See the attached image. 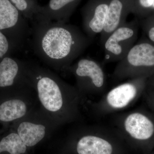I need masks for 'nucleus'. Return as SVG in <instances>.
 Segmentation results:
<instances>
[{
  "instance_id": "nucleus-12",
  "label": "nucleus",
  "mask_w": 154,
  "mask_h": 154,
  "mask_svg": "<svg viewBox=\"0 0 154 154\" xmlns=\"http://www.w3.org/2000/svg\"><path fill=\"white\" fill-rule=\"evenodd\" d=\"M79 154H111L112 146L107 141L94 136H86L80 140L77 147Z\"/></svg>"
},
{
  "instance_id": "nucleus-20",
  "label": "nucleus",
  "mask_w": 154,
  "mask_h": 154,
  "mask_svg": "<svg viewBox=\"0 0 154 154\" xmlns=\"http://www.w3.org/2000/svg\"><path fill=\"white\" fill-rule=\"evenodd\" d=\"M153 7L154 8V4H153Z\"/></svg>"
},
{
  "instance_id": "nucleus-9",
  "label": "nucleus",
  "mask_w": 154,
  "mask_h": 154,
  "mask_svg": "<svg viewBox=\"0 0 154 154\" xmlns=\"http://www.w3.org/2000/svg\"><path fill=\"white\" fill-rule=\"evenodd\" d=\"M125 5L121 0H112L108 6L104 28L101 33L100 42L102 46L108 36L125 22Z\"/></svg>"
},
{
  "instance_id": "nucleus-14",
  "label": "nucleus",
  "mask_w": 154,
  "mask_h": 154,
  "mask_svg": "<svg viewBox=\"0 0 154 154\" xmlns=\"http://www.w3.org/2000/svg\"><path fill=\"white\" fill-rule=\"evenodd\" d=\"M77 0H50L49 12L36 18V21L54 22L66 23L68 19L66 8Z\"/></svg>"
},
{
  "instance_id": "nucleus-3",
  "label": "nucleus",
  "mask_w": 154,
  "mask_h": 154,
  "mask_svg": "<svg viewBox=\"0 0 154 154\" xmlns=\"http://www.w3.org/2000/svg\"><path fill=\"white\" fill-rule=\"evenodd\" d=\"M138 24L125 22L116 29L105 40L102 47L108 62L119 61L134 46L137 38Z\"/></svg>"
},
{
  "instance_id": "nucleus-6",
  "label": "nucleus",
  "mask_w": 154,
  "mask_h": 154,
  "mask_svg": "<svg viewBox=\"0 0 154 154\" xmlns=\"http://www.w3.org/2000/svg\"><path fill=\"white\" fill-rule=\"evenodd\" d=\"M74 73L81 84L90 85L99 89L104 86L105 75L100 64L93 59L82 58L72 68Z\"/></svg>"
},
{
  "instance_id": "nucleus-11",
  "label": "nucleus",
  "mask_w": 154,
  "mask_h": 154,
  "mask_svg": "<svg viewBox=\"0 0 154 154\" xmlns=\"http://www.w3.org/2000/svg\"><path fill=\"white\" fill-rule=\"evenodd\" d=\"M137 91L136 85L133 82L119 85L112 89L107 94V103L115 109L123 108L134 99Z\"/></svg>"
},
{
  "instance_id": "nucleus-5",
  "label": "nucleus",
  "mask_w": 154,
  "mask_h": 154,
  "mask_svg": "<svg viewBox=\"0 0 154 154\" xmlns=\"http://www.w3.org/2000/svg\"><path fill=\"white\" fill-rule=\"evenodd\" d=\"M28 72L35 79L38 98L45 108L53 112L60 110L63 100L60 86L55 78L37 68Z\"/></svg>"
},
{
  "instance_id": "nucleus-8",
  "label": "nucleus",
  "mask_w": 154,
  "mask_h": 154,
  "mask_svg": "<svg viewBox=\"0 0 154 154\" xmlns=\"http://www.w3.org/2000/svg\"><path fill=\"white\" fill-rule=\"evenodd\" d=\"M124 126L127 132L136 139H148L154 132L152 122L140 113H133L128 116L125 121Z\"/></svg>"
},
{
  "instance_id": "nucleus-4",
  "label": "nucleus",
  "mask_w": 154,
  "mask_h": 154,
  "mask_svg": "<svg viewBox=\"0 0 154 154\" xmlns=\"http://www.w3.org/2000/svg\"><path fill=\"white\" fill-rule=\"evenodd\" d=\"M0 31L19 48L31 33L28 22L10 0H0Z\"/></svg>"
},
{
  "instance_id": "nucleus-2",
  "label": "nucleus",
  "mask_w": 154,
  "mask_h": 154,
  "mask_svg": "<svg viewBox=\"0 0 154 154\" xmlns=\"http://www.w3.org/2000/svg\"><path fill=\"white\" fill-rule=\"evenodd\" d=\"M154 68V45L146 42L134 44L116 68L114 75L120 78L137 75Z\"/></svg>"
},
{
  "instance_id": "nucleus-7",
  "label": "nucleus",
  "mask_w": 154,
  "mask_h": 154,
  "mask_svg": "<svg viewBox=\"0 0 154 154\" xmlns=\"http://www.w3.org/2000/svg\"><path fill=\"white\" fill-rule=\"evenodd\" d=\"M26 65L23 62L9 56L0 61V91L14 87Z\"/></svg>"
},
{
  "instance_id": "nucleus-13",
  "label": "nucleus",
  "mask_w": 154,
  "mask_h": 154,
  "mask_svg": "<svg viewBox=\"0 0 154 154\" xmlns=\"http://www.w3.org/2000/svg\"><path fill=\"white\" fill-rule=\"evenodd\" d=\"M17 131L25 145L32 147L43 139L45 135V127L42 125L24 122L19 125Z\"/></svg>"
},
{
  "instance_id": "nucleus-15",
  "label": "nucleus",
  "mask_w": 154,
  "mask_h": 154,
  "mask_svg": "<svg viewBox=\"0 0 154 154\" xmlns=\"http://www.w3.org/2000/svg\"><path fill=\"white\" fill-rule=\"evenodd\" d=\"M26 150L27 146L16 133H10L0 140V154L7 152L10 154H23Z\"/></svg>"
},
{
  "instance_id": "nucleus-19",
  "label": "nucleus",
  "mask_w": 154,
  "mask_h": 154,
  "mask_svg": "<svg viewBox=\"0 0 154 154\" xmlns=\"http://www.w3.org/2000/svg\"><path fill=\"white\" fill-rule=\"evenodd\" d=\"M140 4L142 7L145 8L153 7L154 0H139Z\"/></svg>"
},
{
  "instance_id": "nucleus-1",
  "label": "nucleus",
  "mask_w": 154,
  "mask_h": 154,
  "mask_svg": "<svg viewBox=\"0 0 154 154\" xmlns=\"http://www.w3.org/2000/svg\"><path fill=\"white\" fill-rule=\"evenodd\" d=\"M30 33L32 48L38 58L58 69L69 66L93 40L76 26L67 23L36 21Z\"/></svg>"
},
{
  "instance_id": "nucleus-16",
  "label": "nucleus",
  "mask_w": 154,
  "mask_h": 154,
  "mask_svg": "<svg viewBox=\"0 0 154 154\" xmlns=\"http://www.w3.org/2000/svg\"><path fill=\"white\" fill-rule=\"evenodd\" d=\"M19 48L5 34L0 31V61Z\"/></svg>"
},
{
  "instance_id": "nucleus-18",
  "label": "nucleus",
  "mask_w": 154,
  "mask_h": 154,
  "mask_svg": "<svg viewBox=\"0 0 154 154\" xmlns=\"http://www.w3.org/2000/svg\"><path fill=\"white\" fill-rule=\"evenodd\" d=\"M148 23H146L144 26L146 33L150 41L154 43V24Z\"/></svg>"
},
{
  "instance_id": "nucleus-10",
  "label": "nucleus",
  "mask_w": 154,
  "mask_h": 154,
  "mask_svg": "<svg viewBox=\"0 0 154 154\" xmlns=\"http://www.w3.org/2000/svg\"><path fill=\"white\" fill-rule=\"evenodd\" d=\"M109 5L105 3L97 5L91 13L86 14L83 22L84 32L91 39L101 34L105 25Z\"/></svg>"
},
{
  "instance_id": "nucleus-17",
  "label": "nucleus",
  "mask_w": 154,
  "mask_h": 154,
  "mask_svg": "<svg viewBox=\"0 0 154 154\" xmlns=\"http://www.w3.org/2000/svg\"><path fill=\"white\" fill-rule=\"evenodd\" d=\"M19 11L25 14L26 17L29 18L28 11L29 9V3L27 0H10Z\"/></svg>"
}]
</instances>
